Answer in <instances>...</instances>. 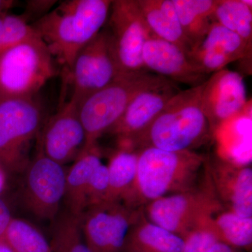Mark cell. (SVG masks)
I'll return each mask as SVG.
<instances>
[{"instance_id": "11", "label": "cell", "mask_w": 252, "mask_h": 252, "mask_svg": "<svg viewBox=\"0 0 252 252\" xmlns=\"http://www.w3.org/2000/svg\"><path fill=\"white\" fill-rule=\"evenodd\" d=\"M216 200L206 193L192 191L170 194L149 202V222L185 238L190 230L217 210Z\"/></svg>"}, {"instance_id": "13", "label": "cell", "mask_w": 252, "mask_h": 252, "mask_svg": "<svg viewBox=\"0 0 252 252\" xmlns=\"http://www.w3.org/2000/svg\"><path fill=\"white\" fill-rule=\"evenodd\" d=\"M180 91L177 84L165 79L137 94L108 131L117 136L121 149L132 150L138 137Z\"/></svg>"}, {"instance_id": "20", "label": "cell", "mask_w": 252, "mask_h": 252, "mask_svg": "<svg viewBox=\"0 0 252 252\" xmlns=\"http://www.w3.org/2000/svg\"><path fill=\"white\" fill-rule=\"evenodd\" d=\"M172 1L184 32L193 50L203 41L215 22L214 14L218 0Z\"/></svg>"}, {"instance_id": "3", "label": "cell", "mask_w": 252, "mask_h": 252, "mask_svg": "<svg viewBox=\"0 0 252 252\" xmlns=\"http://www.w3.org/2000/svg\"><path fill=\"white\" fill-rule=\"evenodd\" d=\"M165 79L148 71L122 74L80 102L78 112L86 133L83 150L97 146L99 137L117 124L137 94Z\"/></svg>"}, {"instance_id": "16", "label": "cell", "mask_w": 252, "mask_h": 252, "mask_svg": "<svg viewBox=\"0 0 252 252\" xmlns=\"http://www.w3.org/2000/svg\"><path fill=\"white\" fill-rule=\"evenodd\" d=\"M252 46L235 33L215 21L206 36L189 56L205 74L210 75L230 63L252 59Z\"/></svg>"}, {"instance_id": "24", "label": "cell", "mask_w": 252, "mask_h": 252, "mask_svg": "<svg viewBox=\"0 0 252 252\" xmlns=\"http://www.w3.org/2000/svg\"><path fill=\"white\" fill-rule=\"evenodd\" d=\"M214 17L252 46V0H218Z\"/></svg>"}, {"instance_id": "25", "label": "cell", "mask_w": 252, "mask_h": 252, "mask_svg": "<svg viewBox=\"0 0 252 252\" xmlns=\"http://www.w3.org/2000/svg\"><path fill=\"white\" fill-rule=\"evenodd\" d=\"M212 223L220 235V242L235 249H249L252 243V218L239 216L232 211L211 217Z\"/></svg>"}, {"instance_id": "35", "label": "cell", "mask_w": 252, "mask_h": 252, "mask_svg": "<svg viewBox=\"0 0 252 252\" xmlns=\"http://www.w3.org/2000/svg\"><path fill=\"white\" fill-rule=\"evenodd\" d=\"M5 167L0 162V193H1L3 189H4L6 184V173H5Z\"/></svg>"}, {"instance_id": "6", "label": "cell", "mask_w": 252, "mask_h": 252, "mask_svg": "<svg viewBox=\"0 0 252 252\" xmlns=\"http://www.w3.org/2000/svg\"><path fill=\"white\" fill-rule=\"evenodd\" d=\"M44 119V109L35 97L0 98V162L6 170L27 168L30 149Z\"/></svg>"}, {"instance_id": "18", "label": "cell", "mask_w": 252, "mask_h": 252, "mask_svg": "<svg viewBox=\"0 0 252 252\" xmlns=\"http://www.w3.org/2000/svg\"><path fill=\"white\" fill-rule=\"evenodd\" d=\"M97 146L81 152L66 172L64 201L71 215L80 217L87 208L86 192L91 177L100 164Z\"/></svg>"}, {"instance_id": "30", "label": "cell", "mask_w": 252, "mask_h": 252, "mask_svg": "<svg viewBox=\"0 0 252 252\" xmlns=\"http://www.w3.org/2000/svg\"><path fill=\"white\" fill-rule=\"evenodd\" d=\"M56 1H29L25 14H23L29 21L34 16H37L38 19L43 17L49 13L53 8ZM37 19V20H38Z\"/></svg>"}, {"instance_id": "33", "label": "cell", "mask_w": 252, "mask_h": 252, "mask_svg": "<svg viewBox=\"0 0 252 252\" xmlns=\"http://www.w3.org/2000/svg\"><path fill=\"white\" fill-rule=\"evenodd\" d=\"M16 4V1L12 0H0V14L7 13Z\"/></svg>"}, {"instance_id": "1", "label": "cell", "mask_w": 252, "mask_h": 252, "mask_svg": "<svg viewBox=\"0 0 252 252\" xmlns=\"http://www.w3.org/2000/svg\"><path fill=\"white\" fill-rule=\"evenodd\" d=\"M111 4L110 0H67L31 24L64 74L78 53L103 29Z\"/></svg>"}, {"instance_id": "7", "label": "cell", "mask_w": 252, "mask_h": 252, "mask_svg": "<svg viewBox=\"0 0 252 252\" xmlns=\"http://www.w3.org/2000/svg\"><path fill=\"white\" fill-rule=\"evenodd\" d=\"M107 28L78 53L63 78L71 87L69 99L79 105L86 97L103 89L122 75Z\"/></svg>"}, {"instance_id": "32", "label": "cell", "mask_w": 252, "mask_h": 252, "mask_svg": "<svg viewBox=\"0 0 252 252\" xmlns=\"http://www.w3.org/2000/svg\"><path fill=\"white\" fill-rule=\"evenodd\" d=\"M209 252H237L236 249L232 248L223 242H219Z\"/></svg>"}, {"instance_id": "17", "label": "cell", "mask_w": 252, "mask_h": 252, "mask_svg": "<svg viewBox=\"0 0 252 252\" xmlns=\"http://www.w3.org/2000/svg\"><path fill=\"white\" fill-rule=\"evenodd\" d=\"M141 13L154 36L190 54L192 45L187 39L172 0H137Z\"/></svg>"}, {"instance_id": "34", "label": "cell", "mask_w": 252, "mask_h": 252, "mask_svg": "<svg viewBox=\"0 0 252 252\" xmlns=\"http://www.w3.org/2000/svg\"><path fill=\"white\" fill-rule=\"evenodd\" d=\"M4 14L5 13L0 14V54L5 51V34L4 23H3V16Z\"/></svg>"}, {"instance_id": "14", "label": "cell", "mask_w": 252, "mask_h": 252, "mask_svg": "<svg viewBox=\"0 0 252 252\" xmlns=\"http://www.w3.org/2000/svg\"><path fill=\"white\" fill-rule=\"evenodd\" d=\"M248 102L246 86L240 73L223 69L212 74L203 84L202 108L213 134Z\"/></svg>"}, {"instance_id": "4", "label": "cell", "mask_w": 252, "mask_h": 252, "mask_svg": "<svg viewBox=\"0 0 252 252\" xmlns=\"http://www.w3.org/2000/svg\"><path fill=\"white\" fill-rule=\"evenodd\" d=\"M205 157L190 151L168 152L145 147L139 152L135 189L149 202L191 190Z\"/></svg>"}, {"instance_id": "8", "label": "cell", "mask_w": 252, "mask_h": 252, "mask_svg": "<svg viewBox=\"0 0 252 252\" xmlns=\"http://www.w3.org/2000/svg\"><path fill=\"white\" fill-rule=\"evenodd\" d=\"M107 31L122 74L147 71L142 60L146 41L154 36L137 0H114L107 19Z\"/></svg>"}, {"instance_id": "21", "label": "cell", "mask_w": 252, "mask_h": 252, "mask_svg": "<svg viewBox=\"0 0 252 252\" xmlns=\"http://www.w3.org/2000/svg\"><path fill=\"white\" fill-rule=\"evenodd\" d=\"M222 125L228 128V143L224 144L225 152L230 163L236 166H248L252 162V104Z\"/></svg>"}, {"instance_id": "23", "label": "cell", "mask_w": 252, "mask_h": 252, "mask_svg": "<svg viewBox=\"0 0 252 252\" xmlns=\"http://www.w3.org/2000/svg\"><path fill=\"white\" fill-rule=\"evenodd\" d=\"M220 185L222 195L229 203L230 211L240 217L252 218V167L233 165V173L227 175V180Z\"/></svg>"}, {"instance_id": "9", "label": "cell", "mask_w": 252, "mask_h": 252, "mask_svg": "<svg viewBox=\"0 0 252 252\" xmlns=\"http://www.w3.org/2000/svg\"><path fill=\"white\" fill-rule=\"evenodd\" d=\"M26 171L23 188L25 207L38 220L54 222L65 193L66 172L63 165L38 149Z\"/></svg>"}, {"instance_id": "28", "label": "cell", "mask_w": 252, "mask_h": 252, "mask_svg": "<svg viewBox=\"0 0 252 252\" xmlns=\"http://www.w3.org/2000/svg\"><path fill=\"white\" fill-rule=\"evenodd\" d=\"M212 217V216H211ZM211 217L197 225L186 235L182 252H209L219 242L220 235Z\"/></svg>"}, {"instance_id": "15", "label": "cell", "mask_w": 252, "mask_h": 252, "mask_svg": "<svg viewBox=\"0 0 252 252\" xmlns=\"http://www.w3.org/2000/svg\"><path fill=\"white\" fill-rule=\"evenodd\" d=\"M142 60L146 70L190 88L202 85L210 77L183 50L154 35L144 44Z\"/></svg>"}, {"instance_id": "2", "label": "cell", "mask_w": 252, "mask_h": 252, "mask_svg": "<svg viewBox=\"0 0 252 252\" xmlns=\"http://www.w3.org/2000/svg\"><path fill=\"white\" fill-rule=\"evenodd\" d=\"M203 84L181 90L144 130L135 143L142 148L185 152L199 147L212 133L201 105Z\"/></svg>"}, {"instance_id": "5", "label": "cell", "mask_w": 252, "mask_h": 252, "mask_svg": "<svg viewBox=\"0 0 252 252\" xmlns=\"http://www.w3.org/2000/svg\"><path fill=\"white\" fill-rule=\"evenodd\" d=\"M57 63L36 35L0 54V98L34 97L59 74Z\"/></svg>"}, {"instance_id": "31", "label": "cell", "mask_w": 252, "mask_h": 252, "mask_svg": "<svg viewBox=\"0 0 252 252\" xmlns=\"http://www.w3.org/2000/svg\"><path fill=\"white\" fill-rule=\"evenodd\" d=\"M12 219L9 207L0 198V243H5L6 230Z\"/></svg>"}, {"instance_id": "22", "label": "cell", "mask_w": 252, "mask_h": 252, "mask_svg": "<svg viewBox=\"0 0 252 252\" xmlns=\"http://www.w3.org/2000/svg\"><path fill=\"white\" fill-rule=\"evenodd\" d=\"M139 153L121 149L109 162V189L104 201L119 202L135 188Z\"/></svg>"}, {"instance_id": "10", "label": "cell", "mask_w": 252, "mask_h": 252, "mask_svg": "<svg viewBox=\"0 0 252 252\" xmlns=\"http://www.w3.org/2000/svg\"><path fill=\"white\" fill-rule=\"evenodd\" d=\"M137 217L117 201H102L88 207L80 217L86 245L93 252H122Z\"/></svg>"}, {"instance_id": "26", "label": "cell", "mask_w": 252, "mask_h": 252, "mask_svg": "<svg viewBox=\"0 0 252 252\" xmlns=\"http://www.w3.org/2000/svg\"><path fill=\"white\" fill-rule=\"evenodd\" d=\"M4 242L14 252H54L44 235L34 225L21 219H12Z\"/></svg>"}, {"instance_id": "27", "label": "cell", "mask_w": 252, "mask_h": 252, "mask_svg": "<svg viewBox=\"0 0 252 252\" xmlns=\"http://www.w3.org/2000/svg\"><path fill=\"white\" fill-rule=\"evenodd\" d=\"M51 246L54 252H93L81 229L80 217L64 214L55 220Z\"/></svg>"}, {"instance_id": "12", "label": "cell", "mask_w": 252, "mask_h": 252, "mask_svg": "<svg viewBox=\"0 0 252 252\" xmlns=\"http://www.w3.org/2000/svg\"><path fill=\"white\" fill-rule=\"evenodd\" d=\"M43 127L38 136V149L60 165L75 160L84 149L85 130L79 119L78 104L73 99L64 101Z\"/></svg>"}, {"instance_id": "29", "label": "cell", "mask_w": 252, "mask_h": 252, "mask_svg": "<svg viewBox=\"0 0 252 252\" xmlns=\"http://www.w3.org/2000/svg\"><path fill=\"white\" fill-rule=\"evenodd\" d=\"M108 189V167L101 163L94 170L88 187L86 192L87 208L104 201Z\"/></svg>"}, {"instance_id": "19", "label": "cell", "mask_w": 252, "mask_h": 252, "mask_svg": "<svg viewBox=\"0 0 252 252\" xmlns=\"http://www.w3.org/2000/svg\"><path fill=\"white\" fill-rule=\"evenodd\" d=\"M185 240L149 221L138 220L131 228L122 252H182Z\"/></svg>"}, {"instance_id": "36", "label": "cell", "mask_w": 252, "mask_h": 252, "mask_svg": "<svg viewBox=\"0 0 252 252\" xmlns=\"http://www.w3.org/2000/svg\"><path fill=\"white\" fill-rule=\"evenodd\" d=\"M0 252H14L5 243H0Z\"/></svg>"}]
</instances>
